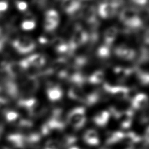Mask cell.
Returning <instances> with one entry per match:
<instances>
[{
    "instance_id": "cell-1",
    "label": "cell",
    "mask_w": 149,
    "mask_h": 149,
    "mask_svg": "<svg viewBox=\"0 0 149 149\" xmlns=\"http://www.w3.org/2000/svg\"><path fill=\"white\" fill-rule=\"evenodd\" d=\"M68 123L76 129H80L86 122V112L83 108H77L71 111L67 116Z\"/></svg>"
},
{
    "instance_id": "cell-2",
    "label": "cell",
    "mask_w": 149,
    "mask_h": 149,
    "mask_svg": "<svg viewBox=\"0 0 149 149\" xmlns=\"http://www.w3.org/2000/svg\"><path fill=\"white\" fill-rule=\"evenodd\" d=\"M13 45L19 52L25 54L33 50L36 44L29 37L22 36L16 38L13 41Z\"/></svg>"
},
{
    "instance_id": "cell-3",
    "label": "cell",
    "mask_w": 149,
    "mask_h": 149,
    "mask_svg": "<svg viewBox=\"0 0 149 149\" xmlns=\"http://www.w3.org/2000/svg\"><path fill=\"white\" fill-rule=\"evenodd\" d=\"M6 140L8 143L14 148H22L26 142L25 136L19 133L11 134L9 135Z\"/></svg>"
},
{
    "instance_id": "cell-4",
    "label": "cell",
    "mask_w": 149,
    "mask_h": 149,
    "mask_svg": "<svg viewBox=\"0 0 149 149\" xmlns=\"http://www.w3.org/2000/svg\"><path fill=\"white\" fill-rule=\"evenodd\" d=\"M116 117L118 119L120 126L122 127L126 128L130 126L133 118V113L131 111L123 112L121 113H117Z\"/></svg>"
},
{
    "instance_id": "cell-5",
    "label": "cell",
    "mask_w": 149,
    "mask_h": 149,
    "mask_svg": "<svg viewBox=\"0 0 149 149\" xmlns=\"http://www.w3.org/2000/svg\"><path fill=\"white\" fill-rule=\"evenodd\" d=\"M83 139L85 142L90 146H96L100 142L99 136L97 132L94 129L87 130L84 134Z\"/></svg>"
},
{
    "instance_id": "cell-6",
    "label": "cell",
    "mask_w": 149,
    "mask_h": 149,
    "mask_svg": "<svg viewBox=\"0 0 149 149\" xmlns=\"http://www.w3.org/2000/svg\"><path fill=\"white\" fill-rule=\"evenodd\" d=\"M5 68L8 74L12 76H17L25 70L21 61L19 62H13L8 63L6 65Z\"/></svg>"
},
{
    "instance_id": "cell-7",
    "label": "cell",
    "mask_w": 149,
    "mask_h": 149,
    "mask_svg": "<svg viewBox=\"0 0 149 149\" xmlns=\"http://www.w3.org/2000/svg\"><path fill=\"white\" fill-rule=\"evenodd\" d=\"M110 114L109 112L107 111H102L98 112L94 117V123L98 126H104L108 122Z\"/></svg>"
},
{
    "instance_id": "cell-8",
    "label": "cell",
    "mask_w": 149,
    "mask_h": 149,
    "mask_svg": "<svg viewBox=\"0 0 149 149\" xmlns=\"http://www.w3.org/2000/svg\"><path fill=\"white\" fill-rule=\"evenodd\" d=\"M27 68L30 66H40L44 63V59L42 56L38 54H34L30 56L26 59H24Z\"/></svg>"
},
{
    "instance_id": "cell-9",
    "label": "cell",
    "mask_w": 149,
    "mask_h": 149,
    "mask_svg": "<svg viewBox=\"0 0 149 149\" xmlns=\"http://www.w3.org/2000/svg\"><path fill=\"white\" fill-rule=\"evenodd\" d=\"M38 86V84L37 79L34 77H31L24 82V88L27 92L33 93L37 90Z\"/></svg>"
},
{
    "instance_id": "cell-10",
    "label": "cell",
    "mask_w": 149,
    "mask_h": 149,
    "mask_svg": "<svg viewBox=\"0 0 149 149\" xmlns=\"http://www.w3.org/2000/svg\"><path fill=\"white\" fill-rule=\"evenodd\" d=\"M21 118L22 117L20 116L19 113L16 111H9L5 113V119L7 122L16 126L17 125Z\"/></svg>"
},
{
    "instance_id": "cell-11",
    "label": "cell",
    "mask_w": 149,
    "mask_h": 149,
    "mask_svg": "<svg viewBox=\"0 0 149 149\" xmlns=\"http://www.w3.org/2000/svg\"><path fill=\"white\" fill-rule=\"evenodd\" d=\"M22 28L24 30H31L36 27V22L31 17V15L28 14L26 19L22 23Z\"/></svg>"
},
{
    "instance_id": "cell-12",
    "label": "cell",
    "mask_w": 149,
    "mask_h": 149,
    "mask_svg": "<svg viewBox=\"0 0 149 149\" xmlns=\"http://www.w3.org/2000/svg\"><path fill=\"white\" fill-rule=\"evenodd\" d=\"M148 101L145 98H140L137 99L133 104L134 107L138 109H143L147 107Z\"/></svg>"
},
{
    "instance_id": "cell-13",
    "label": "cell",
    "mask_w": 149,
    "mask_h": 149,
    "mask_svg": "<svg viewBox=\"0 0 149 149\" xmlns=\"http://www.w3.org/2000/svg\"><path fill=\"white\" fill-rule=\"evenodd\" d=\"M61 143L55 140H49L45 144L44 149H61Z\"/></svg>"
},
{
    "instance_id": "cell-14",
    "label": "cell",
    "mask_w": 149,
    "mask_h": 149,
    "mask_svg": "<svg viewBox=\"0 0 149 149\" xmlns=\"http://www.w3.org/2000/svg\"><path fill=\"white\" fill-rule=\"evenodd\" d=\"M16 6L18 10L20 11H24L27 8V3L23 1H17L16 2Z\"/></svg>"
},
{
    "instance_id": "cell-15",
    "label": "cell",
    "mask_w": 149,
    "mask_h": 149,
    "mask_svg": "<svg viewBox=\"0 0 149 149\" xmlns=\"http://www.w3.org/2000/svg\"><path fill=\"white\" fill-rule=\"evenodd\" d=\"M48 94L49 99H51V100H56L59 97V94L58 93V92L55 91H48Z\"/></svg>"
},
{
    "instance_id": "cell-16",
    "label": "cell",
    "mask_w": 149,
    "mask_h": 149,
    "mask_svg": "<svg viewBox=\"0 0 149 149\" xmlns=\"http://www.w3.org/2000/svg\"><path fill=\"white\" fill-rule=\"evenodd\" d=\"M8 101L4 98L0 97V111L4 110L8 105Z\"/></svg>"
},
{
    "instance_id": "cell-17",
    "label": "cell",
    "mask_w": 149,
    "mask_h": 149,
    "mask_svg": "<svg viewBox=\"0 0 149 149\" xmlns=\"http://www.w3.org/2000/svg\"><path fill=\"white\" fill-rule=\"evenodd\" d=\"M8 7V4L6 2L3 1H0V13L5 11Z\"/></svg>"
},
{
    "instance_id": "cell-18",
    "label": "cell",
    "mask_w": 149,
    "mask_h": 149,
    "mask_svg": "<svg viewBox=\"0 0 149 149\" xmlns=\"http://www.w3.org/2000/svg\"><path fill=\"white\" fill-rule=\"evenodd\" d=\"M145 139L147 143H149V127L147 129L145 134Z\"/></svg>"
},
{
    "instance_id": "cell-19",
    "label": "cell",
    "mask_w": 149,
    "mask_h": 149,
    "mask_svg": "<svg viewBox=\"0 0 149 149\" xmlns=\"http://www.w3.org/2000/svg\"><path fill=\"white\" fill-rule=\"evenodd\" d=\"M3 46V41L2 40H0V50L2 49Z\"/></svg>"
},
{
    "instance_id": "cell-20",
    "label": "cell",
    "mask_w": 149,
    "mask_h": 149,
    "mask_svg": "<svg viewBox=\"0 0 149 149\" xmlns=\"http://www.w3.org/2000/svg\"><path fill=\"white\" fill-rule=\"evenodd\" d=\"M42 1V0H33V2L35 3H41V2Z\"/></svg>"
},
{
    "instance_id": "cell-21",
    "label": "cell",
    "mask_w": 149,
    "mask_h": 149,
    "mask_svg": "<svg viewBox=\"0 0 149 149\" xmlns=\"http://www.w3.org/2000/svg\"><path fill=\"white\" fill-rule=\"evenodd\" d=\"M1 33H2V29H1V28L0 27V36H1Z\"/></svg>"
}]
</instances>
